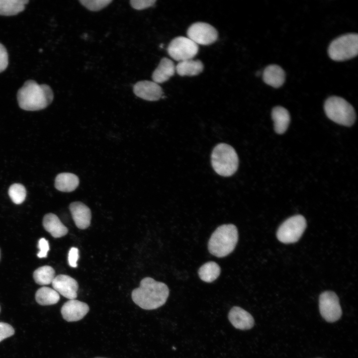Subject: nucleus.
<instances>
[{
  "instance_id": "nucleus-34",
  "label": "nucleus",
  "mask_w": 358,
  "mask_h": 358,
  "mask_svg": "<svg viewBox=\"0 0 358 358\" xmlns=\"http://www.w3.org/2000/svg\"></svg>"
},
{
  "instance_id": "nucleus-30",
  "label": "nucleus",
  "mask_w": 358,
  "mask_h": 358,
  "mask_svg": "<svg viewBox=\"0 0 358 358\" xmlns=\"http://www.w3.org/2000/svg\"><path fill=\"white\" fill-rule=\"evenodd\" d=\"M8 57L5 47L0 43V73L4 71L7 67Z\"/></svg>"
},
{
  "instance_id": "nucleus-32",
  "label": "nucleus",
  "mask_w": 358,
  "mask_h": 358,
  "mask_svg": "<svg viewBox=\"0 0 358 358\" xmlns=\"http://www.w3.org/2000/svg\"><path fill=\"white\" fill-rule=\"evenodd\" d=\"M79 259V250L77 248L72 247L68 254V262L69 265L73 268L77 267V261Z\"/></svg>"
},
{
  "instance_id": "nucleus-29",
  "label": "nucleus",
  "mask_w": 358,
  "mask_h": 358,
  "mask_svg": "<svg viewBox=\"0 0 358 358\" xmlns=\"http://www.w3.org/2000/svg\"><path fill=\"white\" fill-rule=\"evenodd\" d=\"M14 334L13 328L9 324L0 322V342Z\"/></svg>"
},
{
  "instance_id": "nucleus-19",
  "label": "nucleus",
  "mask_w": 358,
  "mask_h": 358,
  "mask_svg": "<svg viewBox=\"0 0 358 358\" xmlns=\"http://www.w3.org/2000/svg\"><path fill=\"white\" fill-rule=\"evenodd\" d=\"M79 183V179L77 175L70 173H62L56 176L54 185L59 191L70 192L75 190Z\"/></svg>"
},
{
  "instance_id": "nucleus-14",
  "label": "nucleus",
  "mask_w": 358,
  "mask_h": 358,
  "mask_svg": "<svg viewBox=\"0 0 358 358\" xmlns=\"http://www.w3.org/2000/svg\"><path fill=\"white\" fill-rule=\"evenodd\" d=\"M69 209L76 226L80 229L88 228L90 224L91 213L90 208L81 201L72 202Z\"/></svg>"
},
{
  "instance_id": "nucleus-13",
  "label": "nucleus",
  "mask_w": 358,
  "mask_h": 358,
  "mask_svg": "<svg viewBox=\"0 0 358 358\" xmlns=\"http://www.w3.org/2000/svg\"><path fill=\"white\" fill-rule=\"evenodd\" d=\"M52 284L54 289L65 297L75 299L77 297L79 284L72 277L60 274L54 278Z\"/></svg>"
},
{
  "instance_id": "nucleus-33",
  "label": "nucleus",
  "mask_w": 358,
  "mask_h": 358,
  "mask_svg": "<svg viewBox=\"0 0 358 358\" xmlns=\"http://www.w3.org/2000/svg\"><path fill=\"white\" fill-rule=\"evenodd\" d=\"M106 358L96 357V358Z\"/></svg>"
},
{
  "instance_id": "nucleus-35",
  "label": "nucleus",
  "mask_w": 358,
  "mask_h": 358,
  "mask_svg": "<svg viewBox=\"0 0 358 358\" xmlns=\"http://www.w3.org/2000/svg\"></svg>"
},
{
  "instance_id": "nucleus-27",
  "label": "nucleus",
  "mask_w": 358,
  "mask_h": 358,
  "mask_svg": "<svg viewBox=\"0 0 358 358\" xmlns=\"http://www.w3.org/2000/svg\"><path fill=\"white\" fill-rule=\"evenodd\" d=\"M112 1V0H80L79 2L88 9L96 11L104 8Z\"/></svg>"
},
{
  "instance_id": "nucleus-21",
  "label": "nucleus",
  "mask_w": 358,
  "mask_h": 358,
  "mask_svg": "<svg viewBox=\"0 0 358 358\" xmlns=\"http://www.w3.org/2000/svg\"><path fill=\"white\" fill-rule=\"evenodd\" d=\"M204 66L199 60L189 59L179 62L176 66V72L180 76H194L203 71Z\"/></svg>"
},
{
  "instance_id": "nucleus-20",
  "label": "nucleus",
  "mask_w": 358,
  "mask_h": 358,
  "mask_svg": "<svg viewBox=\"0 0 358 358\" xmlns=\"http://www.w3.org/2000/svg\"><path fill=\"white\" fill-rule=\"evenodd\" d=\"M271 117L275 132L279 134L284 133L287 130L290 120L288 110L280 106H275L272 110Z\"/></svg>"
},
{
  "instance_id": "nucleus-1",
  "label": "nucleus",
  "mask_w": 358,
  "mask_h": 358,
  "mask_svg": "<svg viewBox=\"0 0 358 358\" xmlns=\"http://www.w3.org/2000/svg\"><path fill=\"white\" fill-rule=\"evenodd\" d=\"M169 295V289L165 283L146 277L141 280L139 287L133 289L131 297L141 308L153 310L165 304Z\"/></svg>"
},
{
  "instance_id": "nucleus-9",
  "label": "nucleus",
  "mask_w": 358,
  "mask_h": 358,
  "mask_svg": "<svg viewBox=\"0 0 358 358\" xmlns=\"http://www.w3.org/2000/svg\"><path fill=\"white\" fill-rule=\"evenodd\" d=\"M319 310L322 317L328 322L338 320L342 314L339 298L331 291L322 293L319 296Z\"/></svg>"
},
{
  "instance_id": "nucleus-2",
  "label": "nucleus",
  "mask_w": 358,
  "mask_h": 358,
  "mask_svg": "<svg viewBox=\"0 0 358 358\" xmlns=\"http://www.w3.org/2000/svg\"><path fill=\"white\" fill-rule=\"evenodd\" d=\"M54 94L47 85H39L33 80L26 81L19 89L17 99L19 106L27 111L45 108L53 101Z\"/></svg>"
},
{
  "instance_id": "nucleus-3",
  "label": "nucleus",
  "mask_w": 358,
  "mask_h": 358,
  "mask_svg": "<svg viewBox=\"0 0 358 358\" xmlns=\"http://www.w3.org/2000/svg\"><path fill=\"white\" fill-rule=\"evenodd\" d=\"M238 241L236 226L232 224H223L212 234L208 243V249L216 257H224L233 251Z\"/></svg>"
},
{
  "instance_id": "nucleus-23",
  "label": "nucleus",
  "mask_w": 358,
  "mask_h": 358,
  "mask_svg": "<svg viewBox=\"0 0 358 358\" xmlns=\"http://www.w3.org/2000/svg\"><path fill=\"white\" fill-rule=\"evenodd\" d=\"M27 0H0V15H14L24 9Z\"/></svg>"
},
{
  "instance_id": "nucleus-16",
  "label": "nucleus",
  "mask_w": 358,
  "mask_h": 358,
  "mask_svg": "<svg viewBox=\"0 0 358 358\" xmlns=\"http://www.w3.org/2000/svg\"><path fill=\"white\" fill-rule=\"evenodd\" d=\"M176 72V66L171 59L163 58L154 71L152 78L153 82L161 84L168 81Z\"/></svg>"
},
{
  "instance_id": "nucleus-17",
  "label": "nucleus",
  "mask_w": 358,
  "mask_h": 358,
  "mask_svg": "<svg viewBox=\"0 0 358 358\" xmlns=\"http://www.w3.org/2000/svg\"><path fill=\"white\" fill-rule=\"evenodd\" d=\"M263 79L266 84L278 88L283 84L285 73L279 66L275 64L269 65L264 69Z\"/></svg>"
},
{
  "instance_id": "nucleus-22",
  "label": "nucleus",
  "mask_w": 358,
  "mask_h": 358,
  "mask_svg": "<svg viewBox=\"0 0 358 358\" xmlns=\"http://www.w3.org/2000/svg\"><path fill=\"white\" fill-rule=\"evenodd\" d=\"M35 300L43 306L56 304L60 300L59 293L54 289L48 287H42L35 293Z\"/></svg>"
},
{
  "instance_id": "nucleus-12",
  "label": "nucleus",
  "mask_w": 358,
  "mask_h": 358,
  "mask_svg": "<svg viewBox=\"0 0 358 358\" xmlns=\"http://www.w3.org/2000/svg\"><path fill=\"white\" fill-rule=\"evenodd\" d=\"M89 305L83 302L71 299L65 302L61 309L63 318L68 322H75L83 319L89 311Z\"/></svg>"
},
{
  "instance_id": "nucleus-11",
  "label": "nucleus",
  "mask_w": 358,
  "mask_h": 358,
  "mask_svg": "<svg viewBox=\"0 0 358 358\" xmlns=\"http://www.w3.org/2000/svg\"><path fill=\"white\" fill-rule=\"evenodd\" d=\"M133 92L138 97L148 101L159 100L163 95V90L159 84L153 81H141L133 86Z\"/></svg>"
},
{
  "instance_id": "nucleus-15",
  "label": "nucleus",
  "mask_w": 358,
  "mask_h": 358,
  "mask_svg": "<svg viewBox=\"0 0 358 358\" xmlns=\"http://www.w3.org/2000/svg\"><path fill=\"white\" fill-rule=\"evenodd\" d=\"M228 317L231 324L238 329L249 330L254 325V319L251 314L238 306L230 309Z\"/></svg>"
},
{
  "instance_id": "nucleus-6",
  "label": "nucleus",
  "mask_w": 358,
  "mask_h": 358,
  "mask_svg": "<svg viewBox=\"0 0 358 358\" xmlns=\"http://www.w3.org/2000/svg\"><path fill=\"white\" fill-rule=\"evenodd\" d=\"M358 53V35L348 33L334 39L328 49L329 57L335 61H344L353 58Z\"/></svg>"
},
{
  "instance_id": "nucleus-18",
  "label": "nucleus",
  "mask_w": 358,
  "mask_h": 358,
  "mask_svg": "<svg viewBox=\"0 0 358 358\" xmlns=\"http://www.w3.org/2000/svg\"><path fill=\"white\" fill-rule=\"evenodd\" d=\"M42 223L44 229L54 238L62 237L68 232L67 228L55 214L50 213L45 215Z\"/></svg>"
},
{
  "instance_id": "nucleus-24",
  "label": "nucleus",
  "mask_w": 358,
  "mask_h": 358,
  "mask_svg": "<svg viewBox=\"0 0 358 358\" xmlns=\"http://www.w3.org/2000/svg\"><path fill=\"white\" fill-rule=\"evenodd\" d=\"M221 272L220 266L215 262H208L203 264L198 269L200 278L206 282H212L219 276Z\"/></svg>"
},
{
  "instance_id": "nucleus-4",
  "label": "nucleus",
  "mask_w": 358,
  "mask_h": 358,
  "mask_svg": "<svg viewBox=\"0 0 358 358\" xmlns=\"http://www.w3.org/2000/svg\"><path fill=\"white\" fill-rule=\"evenodd\" d=\"M211 165L219 175L228 177L237 171L239 159L235 149L230 145L221 143L213 148L211 156Z\"/></svg>"
},
{
  "instance_id": "nucleus-5",
  "label": "nucleus",
  "mask_w": 358,
  "mask_h": 358,
  "mask_svg": "<svg viewBox=\"0 0 358 358\" xmlns=\"http://www.w3.org/2000/svg\"><path fill=\"white\" fill-rule=\"evenodd\" d=\"M324 108L327 116L339 124L350 126L356 120V114L353 106L342 97L337 96L328 97Z\"/></svg>"
},
{
  "instance_id": "nucleus-31",
  "label": "nucleus",
  "mask_w": 358,
  "mask_h": 358,
  "mask_svg": "<svg viewBox=\"0 0 358 358\" xmlns=\"http://www.w3.org/2000/svg\"><path fill=\"white\" fill-rule=\"evenodd\" d=\"M38 248L39 249V252L37 254L38 257L40 258L46 257L47 253L49 250L48 241L44 238H41L38 241Z\"/></svg>"
},
{
  "instance_id": "nucleus-26",
  "label": "nucleus",
  "mask_w": 358,
  "mask_h": 358,
  "mask_svg": "<svg viewBox=\"0 0 358 358\" xmlns=\"http://www.w3.org/2000/svg\"><path fill=\"white\" fill-rule=\"evenodd\" d=\"M8 193L12 201L16 204L22 203L26 196V188L20 183L11 184L8 189Z\"/></svg>"
},
{
  "instance_id": "nucleus-7",
  "label": "nucleus",
  "mask_w": 358,
  "mask_h": 358,
  "mask_svg": "<svg viewBox=\"0 0 358 358\" xmlns=\"http://www.w3.org/2000/svg\"><path fill=\"white\" fill-rule=\"evenodd\" d=\"M306 227L305 218L301 215L293 216L284 221L278 228L276 236L278 240L285 244L297 242Z\"/></svg>"
},
{
  "instance_id": "nucleus-25",
  "label": "nucleus",
  "mask_w": 358,
  "mask_h": 358,
  "mask_svg": "<svg viewBox=\"0 0 358 358\" xmlns=\"http://www.w3.org/2000/svg\"><path fill=\"white\" fill-rule=\"evenodd\" d=\"M55 271L49 266H44L36 269L33 276L36 283L40 285H47L52 282L55 278Z\"/></svg>"
},
{
  "instance_id": "nucleus-10",
  "label": "nucleus",
  "mask_w": 358,
  "mask_h": 358,
  "mask_svg": "<svg viewBox=\"0 0 358 358\" xmlns=\"http://www.w3.org/2000/svg\"><path fill=\"white\" fill-rule=\"evenodd\" d=\"M187 37L197 45H209L218 39L217 30L209 23L197 22L192 23L187 30Z\"/></svg>"
},
{
  "instance_id": "nucleus-8",
  "label": "nucleus",
  "mask_w": 358,
  "mask_h": 358,
  "mask_svg": "<svg viewBox=\"0 0 358 358\" xmlns=\"http://www.w3.org/2000/svg\"><path fill=\"white\" fill-rule=\"evenodd\" d=\"M198 46L188 37L178 36L169 43L167 51L170 56L180 62L192 59L198 53Z\"/></svg>"
},
{
  "instance_id": "nucleus-28",
  "label": "nucleus",
  "mask_w": 358,
  "mask_h": 358,
  "mask_svg": "<svg viewBox=\"0 0 358 358\" xmlns=\"http://www.w3.org/2000/svg\"><path fill=\"white\" fill-rule=\"evenodd\" d=\"M156 2V0H131L130 3L134 9L140 10L153 6Z\"/></svg>"
}]
</instances>
